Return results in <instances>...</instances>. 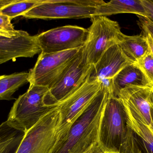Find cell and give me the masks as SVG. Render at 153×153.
<instances>
[{"label":"cell","instance_id":"1","mask_svg":"<svg viewBox=\"0 0 153 153\" xmlns=\"http://www.w3.org/2000/svg\"><path fill=\"white\" fill-rule=\"evenodd\" d=\"M98 146L105 153H140L134 132L128 126L121 100L108 97L99 127Z\"/></svg>","mask_w":153,"mask_h":153},{"label":"cell","instance_id":"2","mask_svg":"<svg viewBox=\"0 0 153 153\" xmlns=\"http://www.w3.org/2000/svg\"><path fill=\"white\" fill-rule=\"evenodd\" d=\"M108 98V94L101 88L73 125L65 138L50 153H85L98 146L100 122Z\"/></svg>","mask_w":153,"mask_h":153},{"label":"cell","instance_id":"3","mask_svg":"<svg viewBox=\"0 0 153 153\" xmlns=\"http://www.w3.org/2000/svg\"><path fill=\"white\" fill-rule=\"evenodd\" d=\"M48 90V87L30 85L13 103L5 121L7 125L25 134L45 115L57 108V104L50 105L46 100Z\"/></svg>","mask_w":153,"mask_h":153},{"label":"cell","instance_id":"4","mask_svg":"<svg viewBox=\"0 0 153 153\" xmlns=\"http://www.w3.org/2000/svg\"><path fill=\"white\" fill-rule=\"evenodd\" d=\"M101 89V82L91 80L89 75L77 90L57 103L60 122L57 128V141L55 146L65 138L73 125L90 106Z\"/></svg>","mask_w":153,"mask_h":153},{"label":"cell","instance_id":"5","mask_svg":"<svg viewBox=\"0 0 153 153\" xmlns=\"http://www.w3.org/2000/svg\"><path fill=\"white\" fill-rule=\"evenodd\" d=\"M105 3L102 0H44L22 16L45 20L91 18Z\"/></svg>","mask_w":153,"mask_h":153},{"label":"cell","instance_id":"6","mask_svg":"<svg viewBox=\"0 0 153 153\" xmlns=\"http://www.w3.org/2000/svg\"><path fill=\"white\" fill-rule=\"evenodd\" d=\"M91 19L83 52L88 63L94 66L106 50L118 44L122 32L119 23L106 16H94Z\"/></svg>","mask_w":153,"mask_h":153},{"label":"cell","instance_id":"7","mask_svg":"<svg viewBox=\"0 0 153 153\" xmlns=\"http://www.w3.org/2000/svg\"><path fill=\"white\" fill-rule=\"evenodd\" d=\"M60 112L57 107L24 134L15 153H50L57 142Z\"/></svg>","mask_w":153,"mask_h":153},{"label":"cell","instance_id":"8","mask_svg":"<svg viewBox=\"0 0 153 153\" xmlns=\"http://www.w3.org/2000/svg\"><path fill=\"white\" fill-rule=\"evenodd\" d=\"M81 48L57 53H41L35 66L29 72L30 85L50 88L64 72Z\"/></svg>","mask_w":153,"mask_h":153},{"label":"cell","instance_id":"9","mask_svg":"<svg viewBox=\"0 0 153 153\" xmlns=\"http://www.w3.org/2000/svg\"><path fill=\"white\" fill-rule=\"evenodd\" d=\"M93 66L87 63L83 47L58 80L49 88L46 99L51 105H57L78 89L90 75Z\"/></svg>","mask_w":153,"mask_h":153},{"label":"cell","instance_id":"10","mask_svg":"<svg viewBox=\"0 0 153 153\" xmlns=\"http://www.w3.org/2000/svg\"><path fill=\"white\" fill-rule=\"evenodd\" d=\"M88 34V29L67 25L42 32L36 37L41 53L50 54L83 47Z\"/></svg>","mask_w":153,"mask_h":153},{"label":"cell","instance_id":"11","mask_svg":"<svg viewBox=\"0 0 153 153\" xmlns=\"http://www.w3.org/2000/svg\"><path fill=\"white\" fill-rule=\"evenodd\" d=\"M41 52L36 36L24 31L13 37L0 39V65L19 57H32Z\"/></svg>","mask_w":153,"mask_h":153},{"label":"cell","instance_id":"12","mask_svg":"<svg viewBox=\"0 0 153 153\" xmlns=\"http://www.w3.org/2000/svg\"><path fill=\"white\" fill-rule=\"evenodd\" d=\"M132 63L125 55L120 46L116 44L106 50L93 66L90 75L91 80L113 78L125 66Z\"/></svg>","mask_w":153,"mask_h":153},{"label":"cell","instance_id":"13","mask_svg":"<svg viewBox=\"0 0 153 153\" xmlns=\"http://www.w3.org/2000/svg\"><path fill=\"white\" fill-rule=\"evenodd\" d=\"M152 87L129 86L121 90L118 98L122 103L134 110L145 125L150 127L152 123L149 95Z\"/></svg>","mask_w":153,"mask_h":153},{"label":"cell","instance_id":"14","mask_svg":"<svg viewBox=\"0 0 153 153\" xmlns=\"http://www.w3.org/2000/svg\"><path fill=\"white\" fill-rule=\"evenodd\" d=\"M129 86L153 87L151 82L135 63L128 65L113 77V96L118 98L120 91Z\"/></svg>","mask_w":153,"mask_h":153},{"label":"cell","instance_id":"15","mask_svg":"<svg viewBox=\"0 0 153 153\" xmlns=\"http://www.w3.org/2000/svg\"><path fill=\"white\" fill-rule=\"evenodd\" d=\"M123 105L126 113L127 124L134 132L140 153H153V132L144 124L134 110L127 105Z\"/></svg>","mask_w":153,"mask_h":153},{"label":"cell","instance_id":"16","mask_svg":"<svg viewBox=\"0 0 153 153\" xmlns=\"http://www.w3.org/2000/svg\"><path fill=\"white\" fill-rule=\"evenodd\" d=\"M122 13H131L147 18V13L142 0H112L100 5L94 16H109Z\"/></svg>","mask_w":153,"mask_h":153},{"label":"cell","instance_id":"17","mask_svg":"<svg viewBox=\"0 0 153 153\" xmlns=\"http://www.w3.org/2000/svg\"><path fill=\"white\" fill-rule=\"evenodd\" d=\"M118 45L133 63H136L149 50L147 40L144 35L129 36L121 33Z\"/></svg>","mask_w":153,"mask_h":153},{"label":"cell","instance_id":"18","mask_svg":"<svg viewBox=\"0 0 153 153\" xmlns=\"http://www.w3.org/2000/svg\"><path fill=\"white\" fill-rule=\"evenodd\" d=\"M29 73H15L0 75V101L13 99V94L28 82Z\"/></svg>","mask_w":153,"mask_h":153},{"label":"cell","instance_id":"19","mask_svg":"<svg viewBox=\"0 0 153 153\" xmlns=\"http://www.w3.org/2000/svg\"><path fill=\"white\" fill-rule=\"evenodd\" d=\"M44 0H13L3 1L0 4V13L10 18L11 20L25 13Z\"/></svg>","mask_w":153,"mask_h":153},{"label":"cell","instance_id":"20","mask_svg":"<svg viewBox=\"0 0 153 153\" xmlns=\"http://www.w3.org/2000/svg\"><path fill=\"white\" fill-rule=\"evenodd\" d=\"M24 133L17 131L13 135L0 143V153H15L24 137Z\"/></svg>","mask_w":153,"mask_h":153},{"label":"cell","instance_id":"21","mask_svg":"<svg viewBox=\"0 0 153 153\" xmlns=\"http://www.w3.org/2000/svg\"><path fill=\"white\" fill-rule=\"evenodd\" d=\"M135 64L141 69L153 86V56L150 50Z\"/></svg>","mask_w":153,"mask_h":153},{"label":"cell","instance_id":"22","mask_svg":"<svg viewBox=\"0 0 153 153\" xmlns=\"http://www.w3.org/2000/svg\"><path fill=\"white\" fill-rule=\"evenodd\" d=\"M18 131L13 129L4 122L0 125V143L7 140Z\"/></svg>","mask_w":153,"mask_h":153},{"label":"cell","instance_id":"23","mask_svg":"<svg viewBox=\"0 0 153 153\" xmlns=\"http://www.w3.org/2000/svg\"><path fill=\"white\" fill-rule=\"evenodd\" d=\"M138 24L143 32H147L153 37V22L148 18L138 16Z\"/></svg>","mask_w":153,"mask_h":153},{"label":"cell","instance_id":"24","mask_svg":"<svg viewBox=\"0 0 153 153\" xmlns=\"http://www.w3.org/2000/svg\"><path fill=\"white\" fill-rule=\"evenodd\" d=\"M11 20L7 16L0 13V31L14 32L16 30L11 22Z\"/></svg>","mask_w":153,"mask_h":153},{"label":"cell","instance_id":"25","mask_svg":"<svg viewBox=\"0 0 153 153\" xmlns=\"http://www.w3.org/2000/svg\"><path fill=\"white\" fill-rule=\"evenodd\" d=\"M147 13V18L153 22V0H142Z\"/></svg>","mask_w":153,"mask_h":153},{"label":"cell","instance_id":"26","mask_svg":"<svg viewBox=\"0 0 153 153\" xmlns=\"http://www.w3.org/2000/svg\"><path fill=\"white\" fill-rule=\"evenodd\" d=\"M143 33L147 40L149 45V50L153 56V37L150 34L147 32H143Z\"/></svg>","mask_w":153,"mask_h":153},{"label":"cell","instance_id":"27","mask_svg":"<svg viewBox=\"0 0 153 153\" xmlns=\"http://www.w3.org/2000/svg\"><path fill=\"white\" fill-rule=\"evenodd\" d=\"M149 102L151 106L153 108V86L151 89V92L149 95Z\"/></svg>","mask_w":153,"mask_h":153},{"label":"cell","instance_id":"28","mask_svg":"<svg viewBox=\"0 0 153 153\" xmlns=\"http://www.w3.org/2000/svg\"><path fill=\"white\" fill-rule=\"evenodd\" d=\"M151 116H152V123H151V125L149 127L150 128L151 131L153 133V108L152 107V109H151Z\"/></svg>","mask_w":153,"mask_h":153},{"label":"cell","instance_id":"29","mask_svg":"<svg viewBox=\"0 0 153 153\" xmlns=\"http://www.w3.org/2000/svg\"><path fill=\"white\" fill-rule=\"evenodd\" d=\"M92 153H105L102 152L101 150L100 149V148L98 147V146H97L96 148L94 149V151Z\"/></svg>","mask_w":153,"mask_h":153}]
</instances>
